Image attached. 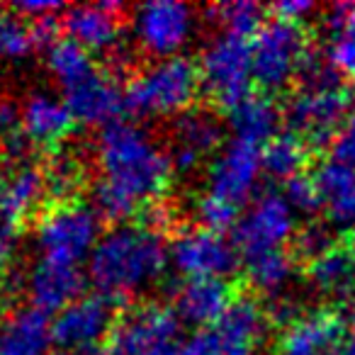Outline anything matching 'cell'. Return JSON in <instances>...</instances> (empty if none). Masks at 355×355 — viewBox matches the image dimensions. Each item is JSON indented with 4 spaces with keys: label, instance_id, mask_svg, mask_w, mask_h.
I'll return each instance as SVG.
<instances>
[{
    "label": "cell",
    "instance_id": "cell-1",
    "mask_svg": "<svg viewBox=\"0 0 355 355\" xmlns=\"http://www.w3.org/2000/svg\"><path fill=\"white\" fill-rule=\"evenodd\" d=\"M98 180L93 207L103 219L124 224L161 200L173 178L171 156L144 127L127 119L100 129L95 141Z\"/></svg>",
    "mask_w": 355,
    "mask_h": 355
},
{
    "label": "cell",
    "instance_id": "cell-2",
    "mask_svg": "<svg viewBox=\"0 0 355 355\" xmlns=\"http://www.w3.org/2000/svg\"><path fill=\"white\" fill-rule=\"evenodd\" d=\"M168 243L146 224H117L103 234L88 258V280L112 304L132 300L161 280L168 266Z\"/></svg>",
    "mask_w": 355,
    "mask_h": 355
},
{
    "label": "cell",
    "instance_id": "cell-3",
    "mask_svg": "<svg viewBox=\"0 0 355 355\" xmlns=\"http://www.w3.org/2000/svg\"><path fill=\"white\" fill-rule=\"evenodd\" d=\"M202 90L200 69L188 56L153 61L139 71L124 88V107L141 119L180 117L193 110Z\"/></svg>",
    "mask_w": 355,
    "mask_h": 355
},
{
    "label": "cell",
    "instance_id": "cell-4",
    "mask_svg": "<svg viewBox=\"0 0 355 355\" xmlns=\"http://www.w3.org/2000/svg\"><path fill=\"white\" fill-rule=\"evenodd\" d=\"M100 219L103 217L95 212L93 205L78 200H64L49 207L35 227V248L40 261L80 268V263L93 256L103 236Z\"/></svg>",
    "mask_w": 355,
    "mask_h": 355
},
{
    "label": "cell",
    "instance_id": "cell-5",
    "mask_svg": "<svg viewBox=\"0 0 355 355\" xmlns=\"http://www.w3.org/2000/svg\"><path fill=\"white\" fill-rule=\"evenodd\" d=\"M306 54L309 40L304 27L277 17L268 20L251 42L253 83L263 90V95L282 93L300 76Z\"/></svg>",
    "mask_w": 355,
    "mask_h": 355
},
{
    "label": "cell",
    "instance_id": "cell-6",
    "mask_svg": "<svg viewBox=\"0 0 355 355\" xmlns=\"http://www.w3.org/2000/svg\"><path fill=\"white\" fill-rule=\"evenodd\" d=\"M200 80L202 90L219 107H236L251 95L253 85V59L251 42L243 37L219 35L205 46L200 56Z\"/></svg>",
    "mask_w": 355,
    "mask_h": 355
},
{
    "label": "cell",
    "instance_id": "cell-7",
    "mask_svg": "<svg viewBox=\"0 0 355 355\" xmlns=\"http://www.w3.org/2000/svg\"><path fill=\"white\" fill-rule=\"evenodd\" d=\"M195 10L180 0H148L134 8L132 32L139 49L156 61L180 56L195 35Z\"/></svg>",
    "mask_w": 355,
    "mask_h": 355
},
{
    "label": "cell",
    "instance_id": "cell-8",
    "mask_svg": "<svg viewBox=\"0 0 355 355\" xmlns=\"http://www.w3.org/2000/svg\"><path fill=\"white\" fill-rule=\"evenodd\" d=\"M295 209L282 193H263L239 217L234 227V246L246 261L272 251H285V243L297 236Z\"/></svg>",
    "mask_w": 355,
    "mask_h": 355
},
{
    "label": "cell",
    "instance_id": "cell-9",
    "mask_svg": "<svg viewBox=\"0 0 355 355\" xmlns=\"http://www.w3.org/2000/svg\"><path fill=\"white\" fill-rule=\"evenodd\" d=\"M180 345V319L173 309L141 304L117 321L107 355H175Z\"/></svg>",
    "mask_w": 355,
    "mask_h": 355
},
{
    "label": "cell",
    "instance_id": "cell-10",
    "mask_svg": "<svg viewBox=\"0 0 355 355\" xmlns=\"http://www.w3.org/2000/svg\"><path fill=\"white\" fill-rule=\"evenodd\" d=\"M350 112V98L343 85L336 88H300L285 107V122L306 146L334 141Z\"/></svg>",
    "mask_w": 355,
    "mask_h": 355
},
{
    "label": "cell",
    "instance_id": "cell-11",
    "mask_svg": "<svg viewBox=\"0 0 355 355\" xmlns=\"http://www.w3.org/2000/svg\"><path fill=\"white\" fill-rule=\"evenodd\" d=\"M168 258L185 280L219 277L224 280L239 266V251L224 234L195 227L180 232L168 246Z\"/></svg>",
    "mask_w": 355,
    "mask_h": 355
},
{
    "label": "cell",
    "instance_id": "cell-12",
    "mask_svg": "<svg viewBox=\"0 0 355 355\" xmlns=\"http://www.w3.org/2000/svg\"><path fill=\"white\" fill-rule=\"evenodd\" d=\"M114 306L117 304L100 295H83L54 316V343L71 353H95L100 343L110 340L117 326Z\"/></svg>",
    "mask_w": 355,
    "mask_h": 355
},
{
    "label": "cell",
    "instance_id": "cell-13",
    "mask_svg": "<svg viewBox=\"0 0 355 355\" xmlns=\"http://www.w3.org/2000/svg\"><path fill=\"white\" fill-rule=\"evenodd\" d=\"M277 355H355V336L336 311H309L282 331Z\"/></svg>",
    "mask_w": 355,
    "mask_h": 355
},
{
    "label": "cell",
    "instance_id": "cell-14",
    "mask_svg": "<svg viewBox=\"0 0 355 355\" xmlns=\"http://www.w3.org/2000/svg\"><path fill=\"white\" fill-rule=\"evenodd\" d=\"M261 173V148L241 141V139H232L209 166L207 193L241 209V205L248 202V198L256 193Z\"/></svg>",
    "mask_w": 355,
    "mask_h": 355
},
{
    "label": "cell",
    "instance_id": "cell-15",
    "mask_svg": "<svg viewBox=\"0 0 355 355\" xmlns=\"http://www.w3.org/2000/svg\"><path fill=\"white\" fill-rule=\"evenodd\" d=\"M49 195L44 168L27 158L12 161L0 175V227L17 232L27 219L40 212Z\"/></svg>",
    "mask_w": 355,
    "mask_h": 355
},
{
    "label": "cell",
    "instance_id": "cell-16",
    "mask_svg": "<svg viewBox=\"0 0 355 355\" xmlns=\"http://www.w3.org/2000/svg\"><path fill=\"white\" fill-rule=\"evenodd\" d=\"M122 6L119 3H93L73 6L64 12V30L71 42L88 49L90 54H114L122 44Z\"/></svg>",
    "mask_w": 355,
    "mask_h": 355
},
{
    "label": "cell",
    "instance_id": "cell-17",
    "mask_svg": "<svg viewBox=\"0 0 355 355\" xmlns=\"http://www.w3.org/2000/svg\"><path fill=\"white\" fill-rule=\"evenodd\" d=\"M224 141V124L205 110H188L173 124V151L168 153L173 171L193 173L205 156L214 153Z\"/></svg>",
    "mask_w": 355,
    "mask_h": 355
},
{
    "label": "cell",
    "instance_id": "cell-18",
    "mask_svg": "<svg viewBox=\"0 0 355 355\" xmlns=\"http://www.w3.org/2000/svg\"><path fill=\"white\" fill-rule=\"evenodd\" d=\"M22 137L32 146L56 148L73 132L76 119L64 98L49 90H32L20 105Z\"/></svg>",
    "mask_w": 355,
    "mask_h": 355
},
{
    "label": "cell",
    "instance_id": "cell-19",
    "mask_svg": "<svg viewBox=\"0 0 355 355\" xmlns=\"http://www.w3.org/2000/svg\"><path fill=\"white\" fill-rule=\"evenodd\" d=\"M64 103L76 122L85 127H107L117 122V114L124 110V90L117 85L112 73L98 69L93 76L66 90Z\"/></svg>",
    "mask_w": 355,
    "mask_h": 355
},
{
    "label": "cell",
    "instance_id": "cell-20",
    "mask_svg": "<svg viewBox=\"0 0 355 355\" xmlns=\"http://www.w3.org/2000/svg\"><path fill=\"white\" fill-rule=\"evenodd\" d=\"M85 275L76 266H59V263L37 261L25 277V292L35 309L49 314H59L69 304L83 297Z\"/></svg>",
    "mask_w": 355,
    "mask_h": 355
},
{
    "label": "cell",
    "instance_id": "cell-21",
    "mask_svg": "<svg viewBox=\"0 0 355 355\" xmlns=\"http://www.w3.org/2000/svg\"><path fill=\"white\" fill-rule=\"evenodd\" d=\"M234 290L219 277H195L180 282L173 295V314L190 326H217L234 304Z\"/></svg>",
    "mask_w": 355,
    "mask_h": 355
},
{
    "label": "cell",
    "instance_id": "cell-22",
    "mask_svg": "<svg viewBox=\"0 0 355 355\" xmlns=\"http://www.w3.org/2000/svg\"><path fill=\"white\" fill-rule=\"evenodd\" d=\"M51 319L32 304L0 314V355H51Z\"/></svg>",
    "mask_w": 355,
    "mask_h": 355
},
{
    "label": "cell",
    "instance_id": "cell-23",
    "mask_svg": "<svg viewBox=\"0 0 355 355\" xmlns=\"http://www.w3.org/2000/svg\"><path fill=\"white\" fill-rule=\"evenodd\" d=\"M321 207L338 227H355V168L329 158L314 171Z\"/></svg>",
    "mask_w": 355,
    "mask_h": 355
},
{
    "label": "cell",
    "instance_id": "cell-24",
    "mask_svg": "<svg viewBox=\"0 0 355 355\" xmlns=\"http://www.w3.org/2000/svg\"><path fill=\"white\" fill-rule=\"evenodd\" d=\"M282 122V114L270 95H248L246 100L229 110V124H232L234 139H241L253 146H266L270 139L277 137V127Z\"/></svg>",
    "mask_w": 355,
    "mask_h": 355
},
{
    "label": "cell",
    "instance_id": "cell-25",
    "mask_svg": "<svg viewBox=\"0 0 355 355\" xmlns=\"http://www.w3.org/2000/svg\"><path fill=\"white\" fill-rule=\"evenodd\" d=\"M266 309L251 297H236L229 311L217 324V336L224 340L227 348H243L251 350L256 343H261L268 331Z\"/></svg>",
    "mask_w": 355,
    "mask_h": 355
},
{
    "label": "cell",
    "instance_id": "cell-26",
    "mask_svg": "<svg viewBox=\"0 0 355 355\" xmlns=\"http://www.w3.org/2000/svg\"><path fill=\"white\" fill-rule=\"evenodd\" d=\"M326 56L340 78L355 83V3H340L326 15Z\"/></svg>",
    "mask_w": 355,
    "mask_h": 355
},
{
    "label": "cell",
    "instance_id": "cell-27",
    "mask_svg": "<svg viewBox=\"0 0 355 355\" xmlns=\"http://www.w3.org/2000/svg\"><path fill=\"white\" fill-rule=\"evenodd\" d=\"M306 280L324 297H345L353 292L355 266L343 246H334L306 263Z\"/></svg>",
    "mask_w": 355,
    "mask_h": 355
},
{
    "label": "cell",
    "instance_id": "cell-28",
    "mask_svg": "<svg viewBox=\"0 0 355 355\" xmlns=\"http://www.w3.org/2000/svg\"><path fill=\"white\" fill-rule=\"evenodd\" d=\"M46 71L54 78V83L61 88V93L71 90L73 85H78L80 80H85L88 76H93L98 71L93 56L88 49H83L80 44L66 40H56L54 44L46 49Z\"/></svg>",
    "mask_w": 355,
    "mask_h": 355
},
{
    "label": "cell",
    "instance_id": "cell-29",
    "mask_svg": "<svg viewBox=\"0 0 355 355\" xmlns=\"http://www.w3.org/2000/svg\"><path fill=\"white\" fill-rule=\"evenodd\" d=\"M261 156H263V171L268 175L277 178V180H285V183L292 180V178L302 175L311 158L309 146L292 132L277 134L275 139H270L263 146Z\"/></svg>",
    "mask_w": 355,
    "mask_h": 355
},
{
    "label": "cell",
    "instance_id": "cell-30",
    "mask_svg": "<svg viewBox=\"0 0 355 355\" xmlns=\"http://www.w3.org/2000/svg\"><path fill=\"white\" fill-rule=\"evenodd\" d=\"M40 46L35 22L17 15L12 8H0V61L20 64L30 59Z\"/></svg>",
    "mask_w": 355,
    "mask_h": 355
},
{
    "label": "cell",
    "instance_id": "cell-31",
    "mask_svg": "<svg viewBox=\"0 0 355 355\" xmlns=\"http://www.w3.org/2000/svg\"><path fill=\"white\" fill-rule=\"evenodd\" d=\"M246 277L253 290H258L261 295L280 297L295 277V256H290L287 251H272L251 258L246 263Z\"/></svg>",
    "mask_w": 355,
    "mask_h": 355
},
{
    "label": "cell",
    "instance_id": "cell-32",
    "mask_svg": "<svg viewBox=\"0 0 355 355\" xmlns=\"http://www.w3.org/2000/svg\"><path fill=\"white\" fill-rule=\"evenodd\" d=\"M207 15L224 30V35L234 37H256L258 30L266 25V8L253 3V0H232V3H219L207 8Z\"/></svg>",
    "mask_w": 355,
    "mask_h": 355
},
{
    "label": "cell",
    "instance_id": "cell-33",
    "mask_svg": "<svg viewBox=\"0 0 355 355\" xmlns=\"http://www.w3.org/2000/svg\"><path fill=\"white\" fill-rule=\"evenodd\" d=\"M46 171V183H49V193L56 198H69L76 188L80 185V175H83V168H80L78 158L69 156V153H56L51 158L49 168Z\"/></svg>",
    "mask_w": 355,
    "mask_h": 355
},
{
    "label": "cell",
    "instance_id": "cell-34",
    "mask_svg": "<svg viewBox=\"0 0 355 355\" xmlns=\"http://www.w3.org/2000/svg\"><path fill=\"white\" fill-rule=\"evenodd\" d=\"M195 214L200 219V227L209 229V232H227V229H234L239 222V207H234L227 200H219L214 195H202L198 200V207H195Z\"/></svg>",
    "mask_w": 355,
    "mask_h": 355
},
{
    "label": "cell",
    "instance_id": "cell-35",
    "mask_svg": "<svg viewBox=\"0 0 355 355\" xmlns=\"http://www.w3.org/2000/svg\"><path fill=\"white\" fill-rule=\"evenodd\" d=\"M282 195H285V200L290 202V207L295 209V212L316 214L319 209H324L321 207V195H319V188H316V180L309 173H302V175L287 180Z\"/></svg>",
    "mask_w": 355,
    "mask_h": 355
},
{
    "label": "cell",
    "instance_id": "cell-36",
    "mask_svg": "<svg viewBox=\"0 0 355 355\" xmlns=\"http://www.w3.org/2000/svg\"><path fill=\"white\" fill-rule=\"evenodd\" d=\"M295 248L302 258H306V263L319 258L321 253H326L329 248H334V236H331L329 227L324 224H306L300 234L295 236Z\"/></svg>",
    "mask_w": 355,
    "mask_h": 355
},
{
    "label": "cell",
    "instance_id": "cell-37",
    "mask_svg": "<svg viewBox=\"0 0 355 355\" xmlns=\"http://www.w3.org/2000/svg\"><path fill=\"white\" fill-rule=\"evenodd\" d=\"M331 151H334L331 158L355 168V105L350 107L348 117L343 119L338 134H336L334 141H331Z\"/></svg>",
    "mask_w": 355,
    "mask_h": 355
},
{
    "label": "cell",
    "instance_id": "cell-38",
    "mask_svg": "<svg viewBox=\"0 0 355 355\" xmlns=\"http://www.w3.org/2000/svg\"><path fill=\"white\" fill-rule=\"evenodd\" d=\"M175 355H227V345L217 336V331H200L185 340Z\"/></svg>",
    "mask_w": 355,
    "mask_h": 355
},
{
    "label": "cell",
    "instance_id": "cell-39",
    "mask_svg": "<svg viewBox=\"0 0 355 355\" xmlns=\"http://www.w3.org/2000/svg\"><path fill=\"white\" fill-rule=\"evenodd\" d=\"M0 139L6 144L22 139L20 105L8 98H0Z\"/></svg>",
    "mask_w": 355,
    "mask_h": 355
},
{
    "label": "cell",
    "instance_id": "cell-40",
    "mask_svg": "<svg viewBox=\"0 0 355 355\" xmlns=\"http://www.w3.org/2000/svg\"><path fill=\"white\" fill-rule=\"evenodd\" d=\"M12 10L25 17V20L40 22V20L56 17L59 12H66V8L61 3H54V0H25V3H15Z\"/></svg>",
    "mask_w": 355,
    "mask_h": 355
},
{
    "label": "cell",
    "instance_id": "cell-41",
    "mask_svg": "<svg viewBox=\"0 0 355 355\" xmlns=\"http://www.w3.org/2000/svg\"><path fill=\"white\" fill-rule=\"evenodd\" d=\"M316 10L314 3H306V0H282L277 6H272V12H275L277 20L285 22H295V25H302L306 20V15Z\"/></svg>",
    "mask_w": 355,
    "mask_h": 355
},
{
    "label": "cell",
    "instance_id": "cell-42",
    "mask_svg": "<svg viewBox=\"0 0 355 355\" xmlns=\"http://www.w3.org/2000/svg\"><path fill=\"white\" fill-rule=\"evenodd\" d=\"M12 261H15V232L0 227V280L10 272Z\"/></svg>",
    "mask_w": 355,
    "mask_h": 355
},
{
    "label": "cell",
    "instance_id": "cell-43",
    "mask_svg": "<svg viewBox=\"0 0 355 355\" xmlns=\"http://www.w3.org/2000/svg\"><path fill=\"white\" fill-rule=\"evenodd\" d=\"M343 248H345V253H348L350 261H353V266H355V227H353V229H348V234H345Z\"/></svg>",
    "mask_w": 355,
    "mask_h": 355
},
{
    "label": "cell",
    "instance_id": "cell-44",
    "mask_svg": "<svg viewBox=\"0 0 355 355\" xmlns=\"http://www.w3.org/2000/svg\"><path fill=\"white\" fill-rule=\"evenodd\" d=\"M348 326H350V331H353V336H355V292L350 295V300H348Z\"/></svg>",
    "mask_w": 355,
    "mask_h": 355
},
{
    "label": "cell",
    "instance_id": "cell-45",
    "mask_svg": "<svg viewBox=\"0 0 355 355\" xmlns=\"http://www.w3.org/2000/svg\"><path fill=\"white\" fill-rule=\"evenodd\" d=\"M227 355H253L251 350H243V348H227Z\"/></svg>",
    "mask_w": 355,
    "mask_h": 355
},
{
    "label": "cell",
    "instance_id": "cell-46",
    "mask_svg": "<svg viewBox=\"0 0 355 355\" xmlns=\"http://www.w3.org/2000/svg\"><path fill=\"white\" fill-rule=\"evenodd\" d=\"M54 355H95V353H71V350H59V353Z\"/></svg>",
    "mask_w": 355,
    "mask_h": 355
}]
</instances>
